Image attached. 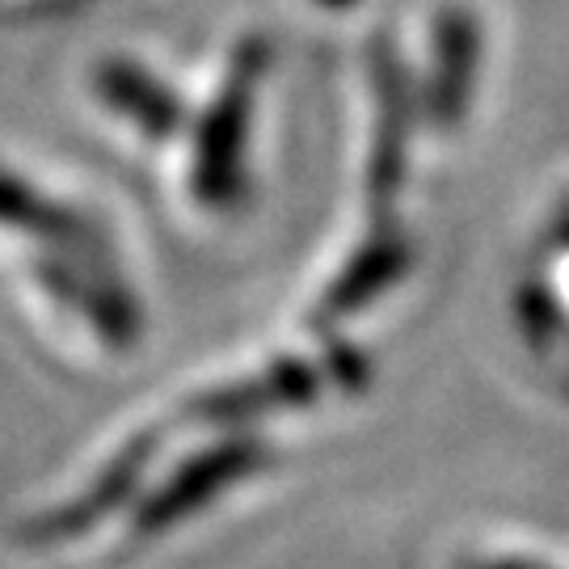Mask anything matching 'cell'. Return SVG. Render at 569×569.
Returning a JSON list of instances; mask_svg holds the SVG:
<instances>
[{
  "label": "cell",
  "instance_id": "obj_1",
  "mask_svg": "<svg viewBox=\"0 0 569 569\" xmlns=\"http://www.w3.org/2000/svg\"><path fill=\"white\" fill-rule=\"evenodd\" d=\"M329 4H346V0H329Z\"/></svg>",
  "mask_w": 569,
  "mask_h": 569
}]
</instances>
